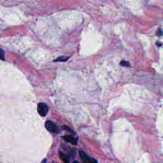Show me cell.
Here are the masks:
<instances>
[{
	"instance_id": "52a82bcc",
	"label": "cell",
	"mask_w": 163,
	"mask_h": 163,
	"mask_svg": "<svg viewBox=\"0 0 163 163\" xmlns=\"http://www.w3.org/2000/svg\"><path fill=\"white\" fill-rule=\"evenodd\" d=\"M121 65L122 66H126V67H129L130 66V64L128 61H122L121 62Z\"/></svg>"
},
{
	"instance_id": "ba28073f",
	"label": "cell",
	"mask_w": 163,
	"mask_h": 163,
	"mask_svg": "<svg viewBox=\"0 0 163 163\" xmlns=\"http://www.w3.org/2000/svg\"><path fill=\"white\" fill-rule=\"evenodd\" d=\"M0 59L5 60V54L2 49H0Z\"/></svg>"
},
{
	"instance_id": "9c48e42d",
	"label": "cell",
	"mask_w": 163,
	"mask_h": 163,
	"mask_svg": "<svg viewBox=\"0 0 163 163\" xmlns=\"http://www.w3.org/2000/svg\"><path fill=\"white\" fill-rule=\"evenodd\" d=\"M157 35L158 36H162V35H163V31H162V30L161 29H159V30H158V31H157Z\"/></svg>"
},
{
	"instance_id": "8992f818",
	"label": "cell",
	"mask_w": 163,
	"mask_h": 163,
	"mask_svg": "<svg viewBox=\"0 0 163 163\" xmlns=\"http://www.w3.org/2000/svg\"><path fill=\"white\" fill-rule=\"evenodd\" d=\"M69 57L68 56H61L59 57H58L57 59H56V60H54L55 62H64V61H66Z\"/></svg>"
},
{
	"instance_id": "7a4b0ae2",
	"label": "cell",
	"mask_w": 163,
	"mask_h": 163,
	"mask_svg": "<svg viewBox=\"0 0 163 163\" xmlns=\"http://www.w3.org/2000/svg\"><path fill=\"white\" fill-rule=\"evenodd\" d=\"M38 111L41 117H44L49 111V107L45 103H39L38 105Z\"/></svg>"
},
{
	"instance_id": "3957f363",
	"label": "cell",
	"mask_w": 163,
	"mask_h": 163,
	"mask_svg": "<svg viewBox=\"0 0 163 163\" xmlns=\"http://www.w3.org/2000/svg\"><path fill=\"white\" fill-rule=\"evenodd\" d=\"M45 127L47 129L48 131L55 133H58L59 132V129L57 125H56L52 121H47L45 123Z\"/></svg>"
},
{
	"instance_id": "6da1fadb",
	"label": "cell",
	"mask_w": 163,
	"mask_h": 163,
	"mask_svg": "<svg viewBox=\"0 0 163 163\" xmlns=\"http://www.w3.org/2000/svg\"><path fill=\"white\" fill-rule=\"evenodd\" d=\"M79 154H80L82 161L84 163H95V162H98L95 159L89 157L87 154H86L83 151H80Z\"/></svg>"
},
{
	"instance_id": "5b68a950",
	"label": "cell",
	"mask_w": 163,
	"mask_h": 163,
	"mask_svg": "<svg viewBox=\"0 0 163 163\" xmlns=\"http://www.w3.org/2000/svg\"><path fill=\"white\" fill-rule=\"evenodd\" d=\"M59 156L61 157V159L65 162H69V157L68 156H67L66 154L59 152Z\"/></svg>"
},
{
	"instance_id": "30bf717a",
	"label": "cell",
	"mask_w": 163,
	"mask_h": 163,
	"mask_svg": "<svg viewBox=\"0 0 163 163\" xmlns=\"http://www.w3.org/2000/svg\"><path fill=\"white\" fill-rule=\"evenodd\" d=\"M156 44H157V45L159 46H160V45H162V43H159V42H157V43H156Z\"/></svg>"
},
{
	"instance_id": "277c9868",
	"label": "cell",
	"mask_w": 163,
	"mask_h": 163,
	"mask_svg": "<svg viewBox=\"0 0 163 163\" xmlns=\"http://www.w3.org/2000/svg\"><path fill=\"white\" fill-rule=\"evenodd\" d=\"M63 139L67 142L72 144V145H76L77 144V139L75 138L72 135H66L63 136Z\"/></svg>"
}]
</instances>
